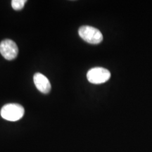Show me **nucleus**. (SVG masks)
I'll list each match as a JSON object with an SVG mask.
<instances>
[{"instance_id":"1","label":"nucleus","mask_w":152,"mask_h":152,"mask_svg":"<svg viewBox=\"0 0 152 152\" xmlns=\"http://www.w3.org/2000/svg\"><path fill=\"white\" fill-rule=\"evenodd\" d=\"M25 113L24 108L18 104H7L1 108V116L9 121H17L22 118Z\"/></svg>"},{"instance_id":"2","label":"nucleus","mask_w":152,"mask_h":152,"mask_svg":"<svg viewBox=\"0 0 152 152\" xmlns=\"http://www.w3.org/2000/svg\"><path fill=\"white\" fill-rule=\"evenodd\" d=\"M78 34L83 40L92 45H98L103 40V35L101 31L90 26H83L80 28Z\"/></svg>"},{"instance_id":"3","label":"nucleus","mask_w":152,"mask_h":152,"mask_svg":"<svg viewBox=\"0 0 152 152\" xmlns=\"http://www.w3.org/2000/svg\"><path fill=\"white\" fill-rule=\"evenodd\" d=\"M111 77V73L106 68L102 67L93 68L88 71L87 78L92 84H102L106 83Z\"/></svg>"},{"instance_id":"4","label":"nucleus","mask_w":152,"mask_h":152,"mask_svg":"<svg viewBox=\"0 0 152 152\" xmlns=\"http://www.w3.org/2000/svg\"><path fill=\"white\" fill-rule=\"evenodd\" d=\"M0 53L5 59L13 60L18 54V47L11 39H4L0 43Z\"/></svg>"},{"instance_id":"5","label":"nucleus","mask_w":152,"mask_h":152,"mask_svg":"<svg viewBox=\"0 0 152 152\" xmlns=\"http://www.w3.org/2000/svg\"><path fill=\"white\" fill-rule=\"evenodd\" d=\"M33 80L36 87L39 92L47 94L51 90V84L48 78L42 74L37 73L33 76Z\"/></svg>"},{"instance_id":"6","label":"nucleus","mask_w":152,"mask_h":152,"mask_svg":"<svg viewBox=\"0 0 152 152\" xmlns=\"http://www.w3.org/2000/svg\"><path fill=\"white\" fill-rule=\"evenodd\" d=\"M26 3V0H13V1H11V6L14 10L19 11L23 8Z\"/></svg>"}]
</instances>
